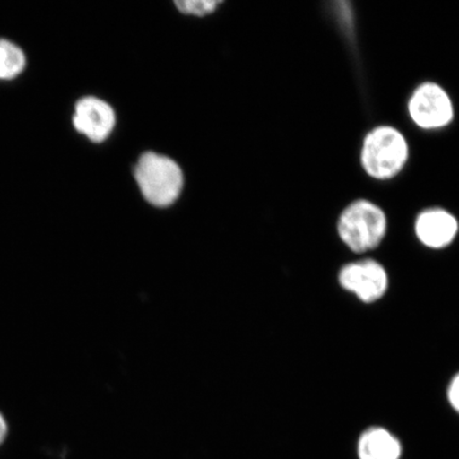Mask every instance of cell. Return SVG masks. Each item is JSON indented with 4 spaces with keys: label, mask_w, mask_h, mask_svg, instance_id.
<instances>
[{
    "label": "cell",
    "mask_w": 459,
    "mask_h": 459,
    "mask_svg": "<svg viewBox=\"0 0 459 459\" xmlns=\"http://www.w3.org/2000/svg\"><path fill=\"white\" fill-rule=\"evenodd\" d=\"M343 244L357 254L377 248L387 231V218L380 206L371 201H354L343 210L337 223Z\"/></svg>",
    "instance_id": "6da1fadb"
},
{
    "label": "cell",
    "mask_w": 459,
    "mask_h": 459,
    "mask_svg": "<svg viewBox=\"0 0 459 459\" xmlns=\"http://www.w3.org/2000/svg\"><path fill=\"white\" fill-rule=\"evenodd\" d=\"M409 159V145L401 132L381 126L367 134L361 148V165L367 174L378 180L398 175Z\"/></svg>",
    "instance_id": "7a4b0ae2"
},
{
    "label": "cell",
    "mask_w": 459,
    "mask_h": 459,
    "mask_svg": "<svg viewBox=\"0 0 459 459\" xmlns=\"http://www.w3.org/2000/svg\"><path fill=\"white\" fill-rule=\"evenodd\" d=\"M135 178L143 197L160 208L174 204L183 186L182 171L175 160L153 152L143 154Z\"/></svg>",
    "instance_id": "3957f363"
},
{
    "label": "cell",
    "mask_w": 459,
    "mask_h": 459,
    "mask_svg": "<svg viewBox=\"0 0 459 459\" xmlns=\"http://www.w3.org/2000/svg\"><path fill=\"white\" fill-rule=\"evenodd\" d=\"M409 111L419 127L429 130L446 127L455 115L450 96L433 82L418 86L411 97Z\"/></svg>",
    "instance_id": "277c9868"
},
{
    "label": "cell",
    "mask_w": 459,
    "mask_h": 459,
    "mask_svg": "<svg viewBox=\"0 0 459 459\" xmlns=\"http://www.w3.org/2000/svg\"><path fill=\"white\" fill-rule=\"evenodd\" d=\"M340 284L365 303L376 302L385 295L388 275L380 263L363 260L350 263L340 272Z\"/></svg>",
    "instance_id": "5b68a950"
},
{
    "label": "cell",
    "mask_w": 459,
    "mask_h": 459,
    "mask_svg": "<svg viewBox=\"0 0 459 459\" xmlns=\"http://www.w3.org/2000/svg\"><path fill=\"white\" fill-rule=\"evenodd\" d=\"M73 123L80 134L88 136L91 141L100 143L110 135L115 115L107 102L95 97H85L77 102Z\"/></svg>",
    "instance_id": "8992f818"
},
{
    "label": "cell",
    "mask_w": 459,
    "mask_h": 459,
    "mask_svg": "<svg viewBox=\"0 0 459 459\" xmlns=\"http://www.w3.org/2000/svg\"><path fill=\"white\" fill-rule=\"evenodd\" d=\"M416 234L420 242L432 249L449 246L458 233V221L449 212L430 209L417 217Z\"/></svg>",
    "instance_id": "52a82bcc"
},
{
    "label": "cell",
    "mask_w": 459,
    "mask_h": 459,
    "mask_svg": "<svg viewBox=\"0 0 459 459\" xmlns=\"http://www.w3.org/2000/svg\"><path fill=\"white\" fill-rule=\"evenodd\" d=\"M358 455L359 459H400L402 446L400 440L388 429L373 427L361 434Z\"/></svg>",
    "instance_id": "ba28073f"
},
{
    "label": "cell",
    "mask_w": 459,
    "mask_h": 459,
    "mask_svg": "<svg viewBox=\"0 0 459 459\" xmlns=\"http://www.w3.org/2000/svg\"><path fill=\"white\" fill-rule=\"evenodd\" d=\"M26 56L7 39H0V79H13L24 71Z\"/></svg>",
    "instance_id": "9c48e42d"
},
{
    "label": "cell",
    "mask_w": 459,
    "mask_h": 459,
    "mask_svg": "<svg viewBox=\"0 0 459 459\" xmlns=\"http://www.w3.org/2000/svg\"><path fill=\"white\" fill-rule=\"evenodd\" d=\"M175 4L182 13L204 16L213 13L220 2H216V0H181Z\"/></svg>",
    "instance_id": "30bf717a"
},
{
    "label": "cell",
    "mask_w": 459,
    "mask_h": 459,
    "mask_svg": "<svg viewBox=\"0 0 459 459\" xmlns=\"http://www.w3.org/2000/svg\"><path fill=\"white\" fill-rule=\"evenodd\" d=\"M447 400L459 414V373L452 378L449 389H447Z\"/></svg>",
    "instance_id": "8fae6325"
},
{
    "label": "cell",
    "mask_w": 459,
    "mask_h": 459,
    "mask_svg": "<svg viewBox=\"0 0 459 459\" xmlns=\"http://www.w3.org/2000/svg\"><path fill=\"white\" fill-rule=\"evenodd\" d=\"M9 435V424L7 419L0 412V446L4 444Z\"/></svg>",
    "instance_id": "7c38bea8"
}]
</instances>
